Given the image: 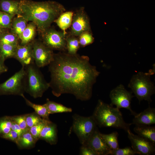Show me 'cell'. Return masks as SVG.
<instances>
[{
  "mask_svg": "<svg viewBox=\"0 0 155 155\" xmlns=\"http://www.w3.org/2000/svg\"><path fill=\"white\" fill-rule=\"evenodd\" d=\"M89 60L88 56L77 53H54L53 60L49 65V83L53 94L58 97L69 94L82 101L89 100L93 85L100 73Z\"/></svg>",
  "mask_w": 155,
  "mask_h": 155,
  "instance_id": "obj_1",
  "label": "cell"
},
{
  "mask_svg": "<svg viewBox=\"0 0 155 155\" xmlns=\"http://www.w3.org/2000/svg\"><path fill=\"white\" fill-rule=\"evenodd\" d=\"M20 9L18 15L33 22L41 34L65 10L63 5L55 1L31 0H20Z\"/></svg>",
  "mask_w": 155,
  "mask_h": 155,
  "instance_id": "obj_2",
  "label": "cell"
},
{
  "mask_svg": "<svg viewBox=\"0 0 155 155\" xmlns=\"http://www.w3.org/2000/svg\"><path fill=\"white\" fill-rule=\"evenodd\" d=\"M97 125L100 127L122 129L126 132L132 123H126L119 109L99 100L92 115Z\"/></svg>",
  "mask_w": 155,
  "mask_h": 155,
  "instance_id": "obj_3",
  "label": "cell"
},
{
  "mask_svg": "<svg viewBox=\"0 0 155 155\" xmlns=\"http://www.w3.org/2000/svg\"><path fill=\"white\" fill-rule=\"evenodd\" d=\"M24 69L25 92L35 98L41 97L50 87L49 83L34 63L25 67Z\"/></svg>",
  "mask_w": 155,
  "mask_h": 155,
  "instance_id": "obj_4",
  "label": "cell"
},
{
  "mask_svg": "<svg viewBox=\"0 0 155 155\" xmlns=\"http://www.w3.org/2000/svg\"><path fill=\"white\" fill-rule=\"evenodd\" d=\"M140 72L133 75L128 85L131 92L139 100V103L142 100L147 101L149 104L152 101L151 96L155 92L154 83L150 79V76L154 73Z\"/></svg>",
  "mask_w": 155,
  "mask_h": 155,
  "instance_id": "obj_5",
  "label": "cell"
},
{
  "mask_svg": "<svg viewBox=\"0 0 155 155\" xmlns=\"http://www.w3.org/2000/svg\"><path fill=\"white\" fill-rule=\"evenodd\" d=\"M72 129L76 135L82 145L86 144L97 127L92 116L84 117L77 114L72 117Z\"/></svg>",
  "mask_w": 155,
  "mask_h": 155,
  "instance_id": "obj_6",
  "label": "cell"
},
{
  "mask_svg": "<svg viewBox=\"0 0 155 155\" xmlns=\"http://www.w3.org/2000/svg\"><path fill=\"white\" fill-rule=\"evenodd\" d=\"M24 67L3 83H0V96L16 95L21 96L25 92L24 77Z\"/></svg>",
  "mask_w": 155,
  "mask_h": 155,
  "instance_id": "obj_7",
  "label": "cell"
},
{
  "mask_svg": "<svg viewBox=\"0 0 155 155\" xmlns=\"http://www.w3.org/2000/svg\"><path fill=\"white\" fill-rule=\"evenodd\" d=\"M132 92L127 90L122 84H120L112 90L110 94L111 105H115L119 109L124 108L130 111L131 114L135 116L137 113L131 109V101L134 96Z\"/></svg>",
  "mask_w": 155,
  "mask_h": 155,
  "instance_id": "obj_8",
  "label": "cell"
},
{
  "mask_svg": "<svg viewBox=\"0 0 155 155\" xmlns=\"http://www.w3.org/2000/svg\"><path fill=\"white\" fill-rule=\"evenodd\" d=\"M42 42L53 50L64 52L66 50V35L63 32L50 28L41 33Z\"/></svg>",
  "mask_w": 155,
  "mask_h": 155,
  "instance_id": "obj_9",
  "label": "cell"
},
{
  "mask_svg": "<svg viewBox=\"0 0 155 155\" xmlns=\"http://www.w3.org/2000/svg\"><path fill=\"white\" fill-rule=\"evenodd\" d=\"M52 49L40 40L32 42V53L34 62L39 68L49 65L53 60L54 53Z\"/></svg>",
  "mask_w": 155,
  "mask_h": 155,
  "instance_id": "obj_10",
  "label": "cell"
},
{
  "mask_svg": "<svg viewBox=\"0 0 155 155\" xmlns=\"http://www.w3.org/2000/svg\"><path fill=\"white\" fill-rule=\"evenodd\" d=\"M70 34L79 36L86 31H90L89 20L84 7H82L73 14Z\"/></svg>",
  "mask_w": 155,
  "mask_h": 155,
  "instance_id": "obj_11",
  "label": "cell"
},
{
  "mask_svg": "<svg viewBox=\"0 0 155 155\" xmlns=\"http://www.w3.org/2000/svg\"><path fill=\"white\" fill-rule=\"evenodd\" d=\"M127 132L131 144L132 149L136 154L142 155L154 154L155 152V144L133 134L130 129Z\"/></svg>",
  "mask_w": 155,
  "mask_h": 155,
  "instance_id": "obj_12",
  "label": "cell"
},
{
  "mask_svg": "<svg viewBox=\"0 0 155 155\" xmlns=\"http://www.w3.org/2000/svg\"><path fill=\"white\" fill-rule=\"evenodd\" d=\"M83 145L90 148L98 155H110L111 151L97 127L87 142Z\"/></svg>",
  "mask_w": 155,
  "mask_h": 155,
  "instance_id": "obj_13",
  "label": "cell"
},
{
  "mask_svg": "<svg viewBox=\"0 0 155 155\" xmlns=\"http://www.w3.org/2000/svg\"><path fill=\"white\" fill-rule=\"evenodd\" d=\"M13 58L24 67L34 63L32 53V42L24 45L18 44Z\"/></svg>",
  "mask_w": 155,
  "mask_h": 155,
  "instance_id": "obj_14",
  "label": "cell"
},
{
  "mask_svg": "<svg viewBox=\"0 0 155 155\" xmlns=\"http://www.w3.org/2000/svg\"><path fill=\"white\" fill-rule=\"evenodd\" d=\"M39 139L44 140L51 145L56 144L58 141L57 125L50 120L48 121L40 132Z\"/></svg>",
  "mask_w": 155,
  "mask_h": 155,
  "instance_id": "obj_15",
  "label": "cell"
},
{
  "mask_svg": "<svg viewBox=\"0 0 155 155\" xmlns=\"http://www.w3.org/2000/svg\"><path fill=\"white\" fill-rule=\"evenodd\" d=\"M132 124L150 125L155 124V109L148 107L143 111L134 116Z\"/></svg>",
  "mask_w": 155,
  "mask_h": 155,
  "instance_id": "obj_16",
  "label": "cell"
},
{
  "mask_svg": "<svg viewBox=\"0 0 155 155\" xmlns=\"http://www.w3.org/2000/svg\"><path fill=\"white\" fill-rule=\"evenodd\" d=\"M20 0H0V11L15 16L19 15Z\"/></svg>",
  "mask_w": 155,
  "mask_h": 155,
  "instance_id": "obj_17",
  "label": "cell"
},
{
  "mask_svg": "<svg viewBox=\"0 0 155 155\" xmlns=\"http://www.w3.org/2000/svg\"><path fill=\"white\" fill-rule=\"evenodd\" d=\"M134 131L138 135L155 144V127L135 125Z\"/></svg>",
  "mask_w": 155,
  "mask_h": 155,
  "instance_id": "obj_18",
  "label": "cell"
},
{
  "mask_svg": "<svg viewBox=\"0 0 155 155\" xmlns=\"http://www.w3.org/2000/svg\"><path fill=\"white\" fill-rule=\"evenodd\" d=\"M17 16L13 19L10 29L11 32L19 39L22 33L27 27L28 21L22 16Z\"/></svg>",
  "mask_w": 155,
  "mask_h": 155,
  "instance_id": "obj_19",
  "label": "cell"
},
{
  "mask_svg": "<svg viewBox=\"0 0 155 155\" xmlns=\"http://www.w3.org/2000/svg\"><path fill=\"white\" fill-rule=\"evenodd\" d=\"M37 141L29 129L24 131L16 144L20 148L29 149L33 147Z\"/></svg>",
  "mask_w": 155,
  "mask_h": 155,
  "instance_id": "obj_20",
  "label": "cell"
},
{
  "mask_svg": "<svg viewBox=\"0 0 155 155\" xmlns=\"http://www.w3.org/2000/svg\"><path fill=\"white\" fill-rule=\"evenodd\" d=\"M36 28V25L32 22H31L28 24L20 38V45H26L34 40Z\"/></svg>",
  "mask_w": 155,
  "mask_h": 155,
  "instance_id": "obj_21",
  "label": "cell"
},
{
  "mask_svg": "<svg viewBox=\"0 0 155 155\" xmlns=\"http://www.w3.org/2000/svg\"><path fill=\"white\" fill-rule=\"evenodd\" d=\"M73 16V13L72 11L64 12L54 21L65 34V30L71 26Z\"/></svg>",
  "mask_w": 155,
  "mask_h": 155,
  "instance_id": "obj_22",
  "label": "cell"
},
{
  "mask_svg": "<svg viewBox=\"0 0 155 155\" xmlns=\"http://www.w3.org/2000/svg\"><path fill=\"white\" fill-rule=\"evenodd\" d=\"M21 96L24 100L26 104L32 108L35 112L41 117L45 119L49 120V117L50 114L45 104L42 105L36 104L28 99L24 94L22 95Z\"/></svg>",
  "mask_w": 155,
  "mask_h": 155,
  "instance_id": "obj_23",
  "label": "cell"
},
{
  "mask_svg": "<svg viewBox=\"0 0 155 155\" xmlns=\"http://www.w3.org/2000/svg\"><path fill=\"white\" fill-rule=\"evenodd\" d=\"M50 114L63 113H70L72 110L70 108L66 107L64 105L51 101L47 98L45 103Z\"/></svg>",
  "mask_w": 155,
  "mask_h": 155,
  "instance_id": "obj_24",
  "label": "cell"
},
{
  "mask_svg": "<svg viewBox=\"0 0 155 155\" xmlns=\"http://www.w3.org/2000/svg\"><path fill=\"white\" fill-rule=\"evenodd\" d=\"M18 45L0 44V58L1 59L5 62L8 59L13 58Z\"/></svg>",
  "mask_w": 155,
  "mask_h": 155,
  "instance_id": "obj_25",
  "label": "cell"
},
{
  "mask_svg": "<svg viewBox=\"0 0 155 155\" xmlns=\"http://www.w3.org/2000/svg\"><path fill=\"white\" fill-rule=\"evenodd\" d=\"M66 41L67 53L70 55L76 54L80 46L78 38L70 34L66 36Z\"/></svg>",
  "mask_w": 155,
  "mask_h": 155,
  "instance_id": "obj_26",
  "label": "cell"
},
{
  "mask_svg": "<svg viewBox=\"0 0 155 155\" xmlns=\"http://www.w3.org/2000/svg\"><path fill=\"white\" fill-rule=\"evenodd\" d=\"M101 135L111 151L119 148L118 140V134L117 132L114 131L108 134L101 133Z\"/></svg>",
  "mask_w": 155,
  "mask_h": 155,
  "instance_id": "obj_27",
  "label": "cell"
},
{
  "mask_svg": "<svg viewBox=\"0 0 155 155\" xmlns=\"http://www.w3.org/2000/svg\"><path fill=\"white\" fill-rule=\"evenodd\" d=\"M19 38L8 30L3 33L0 36V44H6L17 45L19 44Z\"/></svg>",
  "mask_w": 155,
  "mask_h": 155,
  "instance_id": "obj_28",
  "label": "cell"
},
{
  "mask_svg": "<svg viewBox=\"0 0 155 155\" xmlns=\"http://www.w3.org/2000/svg\"><path fill=\"white\" fill-rule=\"evenodd\" d=\"M12 120L11 117L0 118V136L7 133L11 130Z\"/></svg>",
  "mask_w": 155,
  "mask_h": 155,
  "instance_id": "obj_29",
  "label": "cell"
},
{
  "mask_svg": "<svg viewBox=\"0 0 155 155\" xmlns=\"http://www.w3.org/2000/svg\"><path fill=\"white\" fill-rule=\"evenodd\" d=\"M25 119L27 125L29 129L45 119L41 117L35 112L25 114Z\"/></svg>",
  "mask_w": 155,
  "mask_h": 155,
  "instance_id": "obj_30",
  "label": "cell"
},
{
  "mask_svg": "<svg viewBox=\"0 0 155 155\" xmlns=\"http://www.w3.org/2000/svg\"><path fill=\"white\" fill-rule=\"evenodd\" d=\"M14 16L0 11V27L10 29L13 18Z\"/></svg>",
  "mask_w": 155,
  "mask_h": 155,
  "instance_id": "obj_31",
  "label": "cell"
},
{
  "mask_svg": "<svg viewBox=\"0 0 155 155\" xmlns=\"http://www.w3.org/2000/svg\"><path fill=\"white\" fill-rule=\"evenodd\" d=\"M78 40L80 46L84 47L92 43L94 38L90 31L85 32L79 36Z\"/></svg>",
  "mask_w": 155,
  "mask_h": 155,
  "instance_id": "obj_32",
  "label": "cell"
},
{
  "mask_svg": "<svg viewBox=\"0 0 155 155\" xmlns=\"http://www.w3.org/2000/svg\"><path fill=\"white\" fill-rule=\"evenodd\" d=\"M49 120L44 119L42 122L29 129L30 133L37 141L39 139L40 134L42 128Z\"/></svg>",
  "mask_w": 155,
  "mask_h": 155,
  "instance_id": "obj_33",
  "label": "cell"
},
{
  "mask_svg": "<svg viewBox=\"0 0 155 155\" xmlns=\"http://www.w3.org/2000/svg\"><path fill=\"white\" fill-rule=\"evenodd\" d=\"M12 120L17 124L21 129L24 131L29 129L25 119V114L11 117Z\"/></svg>",
  "mask_w": 155,
  "mask_h": 155,
  "instance_id": "obj_34",
  "label": "cell"
},
{
  "mask_svg": "<svg viewBox=\"0 0 155 155\" xmlns=\"http://www.w3.org/2000/svg\"><path fill=\"white\" fill-rule=\"evenodd\" d=\"M136 152L130 147H126L123 148H119L111 151L110 155H134Z\"/></svg>",
  "mask_w": 155,
  "mask_h": 155,
  "instance_id": "obj_35",
  "label": "cell"
},
{
  "mask_svg": "<svg viewBox=\"0 0 155 155\" xmlns=\"http://www.w3.org/2000/svg\"><path fill=\"white\" fill-rule=\"evenodd\" d=\"M2 138L9 140L15 143H18L19 137L17 133L15 131L11 130L7 133L3 135Z\"/></svg>",
  "mask_w": 155,
  "mask_h": 155,
  "instance_id": "obj_36",
  "label": "cell"
},
{
  "mask_svg": "<svg viewBox=\"0 0 155 155\" xmlns=\"http://www.w3.org/2000/svg\"><path fill=\"white\" fill-rule=\"evenodd\" d=\"M80 154L81 155H98L92 149L83 145H82L80 148Z\"/></svg>",
  "mask_w": 155,
  "mask_h": 155,
  "instance_id": "obj_37",
  "label": "cell"
},
{
  "mask_svg": "<svg viewBox=\"0 0 155 155\" xmlns=\"http://www.w3.org/2000/svg\"><path fill=\"white\" fill-rule=\"evenodd\" d=\"M11 129V130H14L17 133L19 138L24 131L17 124L12 120Z\"/></svg>",
  "mask_w": 155,
  "mask_h": 155,
  "instance_id": "obj_38",
  "label": "cell"
},
{
  "mask_svg": "<svg viewBox=\"0 0 155 155\" xmlns=\"http://www.w3.org/2000/svg\"><path fill=\"white\" fill-rule=\"evenodd\" d=\"M8 67L5 65L4 62L0 58V75L7 71Z\"/></svg>",
  "mask_w": 155,
  "mask_h": 155,
  "instance_id": "obj_39",
  "label": "cell"
},
{
  "mask_svg": "<svg viewBox=\"0 0 155 155\" xmlns=\"http://www.w3.org/2000/svg\"><path fill=\"white\" fill-rule=\"evenodd\" d=\"M8 30L7 29L3 28L0 27V36L4 32Z\"/></svg>",
  "mask_w": 155,
  "mask_h": 155,
  "instance_id": "obj_40",
  "label": "cell"
}]
</instances>
